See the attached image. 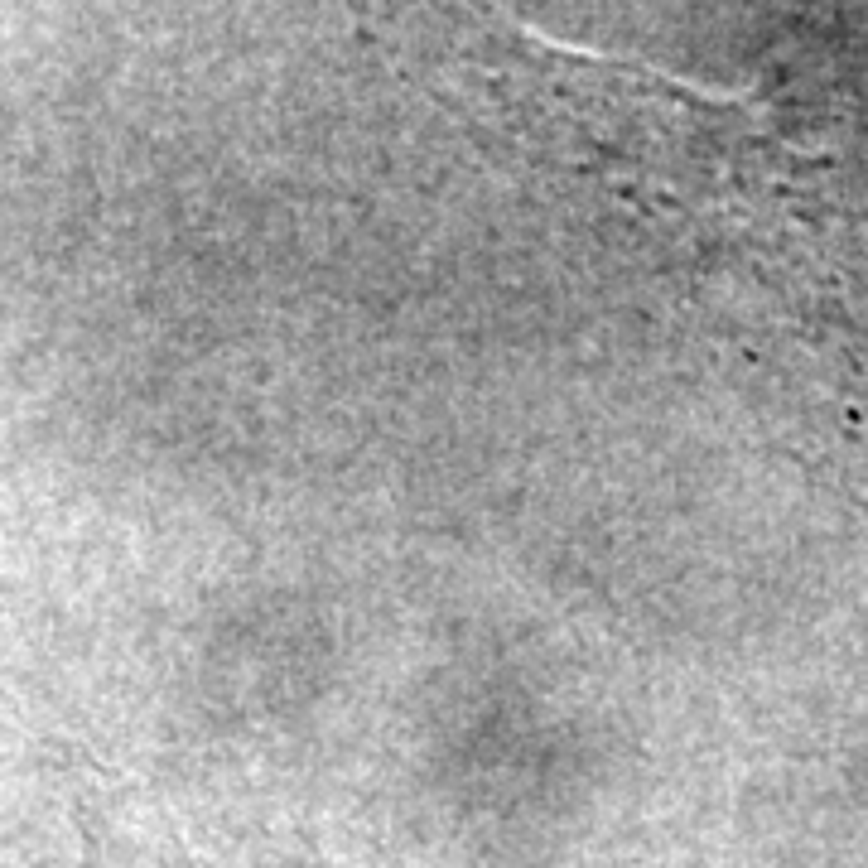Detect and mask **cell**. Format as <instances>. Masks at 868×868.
Returning <instances> with one entry per match:
<instances>
[{
	"instance_id": "1",
	"label": "cell",
	"mask_w": 868,
	"mask_h": 868,
	"mask_svg": "<svg viewBox=\"0 0 868 868\" xmlns=\"http://www.w3.org/2000/svg\"><path fill=\"white\" fill-rule=\"evenodd\" d=\"M381 39L579 266L868 454V222L782 92L570 49L497 0H381Z\"/></svg>"
}]
</instances>
